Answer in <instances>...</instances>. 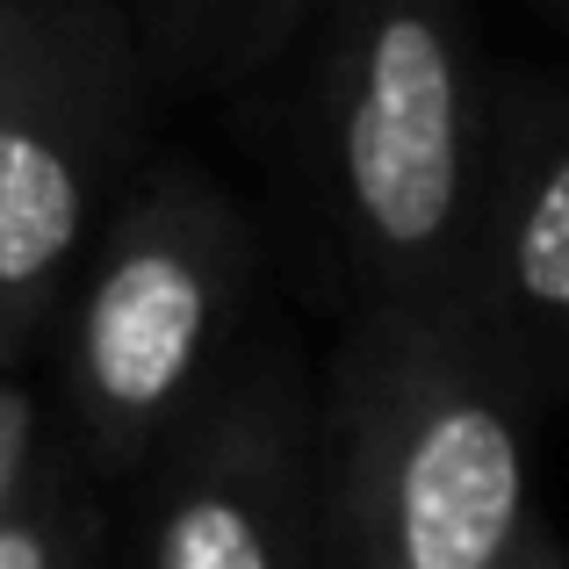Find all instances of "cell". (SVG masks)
<instances>
[{
	"label": "cell",
	"mask_w": 569,
	"mask_h": 569,
	"mask_svg": "<svg viewBox=\"0 0 569 569\" xmlns=\"http://www.w3.org/2000/svg\"><path fill=\"white\" fill-rule=\"evenodd\" d=\"M51 447H43V403L29 382L0 376V527L37 498V483L51 476Z\"/></svg>",
	"instance_id": "obj_10"
},
{
	"label": "cell",
	"mask_w": 569,
	"mask_h": 569,
	"mask_svg": "<svg viewBox=\"0 0 569 569\" xmlns=\"http://www.w3.org/2000/svg\"><path fill=\"white\" fill-rule=\"evenodd\" d=\"M159 94L123 0H0V376L51 347L72 274L152 167Z\"/></svg>",
	"instance_id": "obj_4"
},
{
	"label": "cell",
	"mask_w": 569,
	"mask_h": 569,
	"mask_svg": "<svg viewBox=\"0 0 569 569\" xmlns=\"http://www.w3.org/2000/svg\"><path fill=\"white\" fill-rule=\"evenodd\" d=\"M541 397L461 303H347L318 376L325 569H519Z\"/></svg>",
	"instance_id": "obj_1"
},
{
	"label": "cell",
	"mask_w": 569,
	"mask_h": 569,
	"mask_svg": "<svg viewBox=\"0 0 569 569\" xmlns=\"http://www.w3.org/2000/svg\"><path fill=\"white\" fill-rule=\"evenodd\" d=\"M252 303V209L194 159H152L51 325L58 447L94 483H138L260 339Z\"/></svg>",
	"instance_id": "obj_3"
},
{
	"label": "cell",
	"mask_w": 569,
	"mask_h": 569,
	"mask_svg": "<svg viewBox=\"0 0 569 569\" xmlns=\"http://www.w3.org/2000/svg\"><path fill=\"white\" fill-rule=\"evenodd\" d=\"M461 310L541 403L569 397V87L548 72L498 66L490 80Z\"/></svg>",
	"instance_id": "obj_6"
},
{
	"label": "cell",
	"mask_w": 569,
	"mask_h": 569,
	"mask_svg": "<svg viewBox=\"0 0 569 569\" xmlns=\"http://www.w3.org/2000/svg\"><path fill=\"white\" fill-rule=\"evenodd\" d=\"M519 569H569V548H562V533H556V527H548V533H541V541H533V548H527V562H519Z\"/></svg>",
	"instance_id": "obj_11"
},
{
	"label": "cell",
	"mask_w": 569,
	"mask_h": 569,
	"mask_svg": "<svg viewBox=\"0 0 569 569\" xmlns=\"http://www.w3.org/2000/svg\"><path fill=\"white\" fill-rule=\"evenodd\" d=\"M325 14V0H223V37H217V87L260 80L267 66L296 51L310 37V22Z\"/></svg>",
	"instance_id": "obj_9"
},
{
	"label": "cell",
	"mask_w": 569,
	"mask_h": 569,
	"mask_svg": "<svg viewBox=\"0 0 569 569\" xmlns=\"http://www.w3.org/2000/svg\"><path fill=\"white\" fill-rule=\"evenodd\" d=\"M123 8H130V22H138L167 94H202V87H217L223 0H123Z\"/></svg>",
	"instance_id": "obj_8"
},
{
	"label": "cell",
	"mask_w": 569,
	"mask_h": 569,
	"mask_svg": "<svg viewBox=\"0 0 569 569\" xmlns=\"http://www.w3.org/2000/svg\"><path fill=\"white\" fill-rule=\"evenodd\" d=\"M303 152L347 303H461L498 58L469 0H325Z\"/></svg>",
	"instance_id": "obj_2"
},
{
	"label": "cell",
	"mask_w": 569,
	"mask_h": 569,
	"mask_svg": "<svg viewBox=\"0 0 569 569\" xmlns=\"http://www.w3.org/2000/svg\"><path fill=\"white\" fill-rule=\"evenodd\" d=\"M0 569H109V533H101L94 476L58 447L37 498L0 527Z\"/></svg>",
	"instance_id": "obj_7"
},
{
	"label": "cell",
	"mask_w": 569,
	"mask_h": 569,
	"mask_svg": "<svg viewBox=\"0 0 569 569\" xmlns=\"http://www.w3.org/2000/svg\"><path fill=\"white\" fill-rule=\"evenodd\" d=\"M130 490V569H325L318 376L303 347L260 332Z\"/></svg>",
	"instance_id": "obj_5"
}]
</instances>
